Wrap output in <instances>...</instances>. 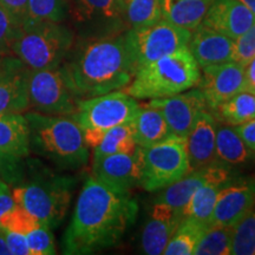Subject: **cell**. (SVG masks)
Returning <instances> with one entry per match:
<instances>
[{
    "label": "cell",
    "instance_id": "cell-1",
    "mask_svg": "<svg viewBox=\"0 0 255 255\" xmlns=\"http://www.w3.org/2000/svg\"><path fill=\"white\" fill-rule=\"evenodd\" d=\"M138 205L130 191L114 189L94 176L83 184L62 240L69 255H87L115 247L135 223Z\"/></svg>",
    "mask_w": 255,
    "mask_h": 255
},
{
    "label": "cell",
    "instance_id": "cell-2",
    "mask_svg": "<svg viewBox=\"0 0 255 255\" xmlns=\"http://www.w3.org/2000/svg\"><path fill=\"white\" fill-rule=\"evenodd\" d=\"M62 66L81 101L123 90L136 73L127 31L102 38H76Z\"/></svg>",
    "mask_w": 255,
    "mask_h": 255
},
{
    "label": "cell",
    "instance_id": "cell-3",
    "mask_svg": "<svg viewBox=\"0 0 255 255\" xmlns=\"http://www.w3.org/2000/svg\"><path fill=\"white\" fill-rule=\"evenodd\" d=\"M25 177L11 193L15 205L26 209L40 225L51 229L64 221L71 203L76 178L56 174L37 159H28Z\"/></svg>",
    "mask_w": 255,
    "mask_h": 255
},
{
    "label": "cell",
    "instance_id": "cell-4",
    "mask_svg": "<svg viewBox=\"0 0 255 255\" xmlns=\"http://www.w3.org/2000/svg\"><path fill=\"white\" fill-rule=\"evenodd\" d=\"M30 151L46 158L63 170H77L87 165L89 148L83 130L71 116H53L27 111Z\"/></svg>",
    "mask_w": 255,
    "mask_h": 255
},
{
    "label": "cell",
    "instance_id": "cell-5",
    "mask_svg": "<svg viewBox=\"0 0 255 255\" xmlns=\"http://www.w3.org/2000/svg\"><path fill=\"white\" fill-rule=\"evenodd\" d=\"M201 70L188 46L137 70L126 92L136 100H155L195 88Z\"/></svg>",
    "mask_w": 255,
    "mask_h": 255
},
{
    "label": "cell",
    "instance_id": "cell-6",
    "mask_svg": "<svg viewBox=\"0 0 255 255\" xmlns=\"http://www.w3.org/2000/svg\"><path fill=\"white\" fill-rule=\"evenodd\" d=\"M75 40V32L66 23H25L12 46V56L30 70L56 69L65 60Z\"/></svg>",
    "mask_w": 255,
    "mask_h": 255
},
{
    "label": "cell",
    "instance_id": "cell-7",
    "mask_svg": "<svg viewBox=\"0 0 255 255\" xmlns=\"http://www.w3.org/2000/svg\"><path fill=\"white\" fill-rule=\"evenodd\" d=\"M141 186L146 191L164 189L190 171L187 137L169 136L142 148Z\"/></svg>",
    "mask_w": 255,
    "mask_h": 255
},
{
    "label": "cell",
    "instance_id": "cell-8",
    "mask_svg": "<svg viewBox=\"0 0 255 255\" xmlns=\"http://www.w3.org/2000/svg\"><path fill=\"white\" fill-rule=\"evenodd\" d=\"M66 21L79 39L114 36L129 30L124 0H68Z\"/></svg>",
    "mask_w": 255,
    "mask_h": 255
},
{
    "label": "cell",
    "instance_id": "cell-9",
    "mask_svg": "<svg viewBox=\"0 0 255 255\" xmlns=\"http://www.w3.org/2000/svg\"><path fill=\"white\" fill-rule=\"evenodd\" d=\"M27 92L31 109L53 116L72 117L81 102L62 65L56 69L30 70Z\"/></svg>",
    "mask_w": 255,
    "mask_h": 255
},
{
    "label": "cell",
    "instance_id": "cell-10",
    "mask_svg": "<svg viewBox=\"0 0 255 255\" xmlns=\"http://www.w3.org/2000/svg\"><path fill=\"white\" fill-rule=\"evenodd\" d=\"M136 71L169 53L188 46L191 31L159 19L156 23L127 31Z\"/></svg>",
    "mask_w": 255,
    "mask_h": 255
},
{
    "label": "cell",
    "instance_id": "cell-11",
    "mask_svg": "<svg viewBox=\"0 0 255 255\" xmlns=\"http://www.w3.org/2000/svg\"><path fill=\"white\" fill-rule=\"evenodd\" d=\"M141 104L127 92L116 90L79 102L73 119L82 129L107 131L120 124L130 122L138 113Z\"/></svg>",
    "mask_w": 255,
    "mask_h": 255
},
{
    "label": "cell",
    "instance_id": "cell-12",
    "mask_svg": "<svg viewBox=\"0 0 255 255\" xmlns=\"http://www.w3.org/2000/svg\"><path fill=\"white\" fill-rule=\"evenodd\" d=\"M196 88L205 98L207 110L245 90V66L237 62L213 64L202 68Z\"/></svg>",
    "mask_w": 255,
    "mask_h": 255
},
{
    "label": "cell",
    "instance_id": "cell-13",
    "mask_svg": "<svg viewBox=\"0 0 255 255\" xmlns=\"http://www.w3.org/2000/svg\"><path fill=\"white\" fill-rule=\"evenodd\" d=\"M92 176L114 189L130 191L139 186L142 177V151L119 152L92 159Z\"/></svg>",
    "mask_w": 255,
    "mask_h": 255
},
{
    "label": "cell",
    "instance_id": "cell-14",
    "mask_svg": "<svg viewBox=\"0 0 255 255\" xmlns=\"http://www.w3.org/2000/svg\"><path fill=\"white\" fill-rule=\"evenodd\" d=\"M255 207V177L231 178L220 190L210 225L234 227Z\"/></svg>",
    "mask_w": 255,
    "mask_h": 255
},
{
    "label": "cell",
    "instance_id": "cell-15",
    "mask_svg": "<svg viewBox=\"0 0 255 255\" xmlns=\"http://www.w3.org/2000/svg\"><path fill=\"white\" fill-rule=\"evenodd\" d=\"M148 104L163 114L169 132L177 137H187L199 115L207 110L205 98L197 88L169 97L155 98Z\"/></svg>",
    "mask_w": 255,
    "mask_h": 255
},
{
    "label": "cell",
    "instance_id": "cell-16",
    "mask_svg": "<svg viewBox=\"0 0 255 255\" xmlns=\"http://www.w3.org/2000/svg\"><path fill=\"white\" fill-rule=\"evenodd\" d=\"M27 68L15 56L0 59V115L23 114L30 109L27 92Z\"/></svg>",
    "mask_w": 255,
    "mask_h": 255
},
{
    "label": "cell",
    "instance_id": "cell-17",
    "mask_svg": "<svg viewBox=\"0 0 255 255\" xmlns=\"http://www.w3.org/2000/svg\"><path fill=\"white\" fill-rule=\"evenodd\" d=\"M201 24L235 40L255 24V14L240 0H214Z\"/></svg>",
    "mask_w": 255,
    "mask_h": 255
},
{
    "label": "cell",
    "instance_id": "cell-18",
    "mask_svg": "<svg viewBox=\"0 0 255 255\" xmlns=\"http://www.w3.org/2000/svg\"><path fill=\"white\" fill-rule=\"evenodd\" d=\"M219 122L208 110L199 115L187 136V152L190 171L218 163L216 128Z\"/></svg>",
    "mask_w": 255,
    "mask_h": 255
},
{
    "label": "cell",
    "instance_id": "cell-19",
    "mask_svg": "<svg viewBox=\"0 0 255 255\" xmlns=\"http://www.w3.org/2000/svg\"><path fill=\"white\" fill-rule=\"evenodd\" d=\"M212 178H233L231 169L223 164H213L208 167L189 171L176 182L164 188V191L157 197L155 202H162L183 215V209L189 202L193 194Z\"/></svg>",
    "mask_w": 255,
    "mask_h": 255
},
{
    "label": "cell",
    "instance_id": "cell-20",
    "mask_svg": "<svg viewBox=\"0 0 255 255\" xmlns=\"http://www.w3.org/2000/svg\"><path fill=\"white\" fill-rule=\"evenodd\" d=\"M183 215L162 202H155L142 232V250L148 255L163 254Z\"/></svg>",
    "mask_w": 255,
    "mask_h": 255
},
{
    "label": "cell",
    "instance_id": "cell-21",
    "mask_svg": "<svg viewBox=\"0 0 255 255\" xmlns=\"http://www.w3.org/2000/svg\"><path fill=\"white\" fill-rule=\"evenodd\" d=\"M188 49L201 69L213 64L233 62L234 39L200 24L191 31Z\"/></svg>",
    "mask_w": 255,
    "mask_h": 255
},
{
    "label": "cell",
    "instance_id": "cell-22",
    "mask_svg": "<svg viewBox=\"0 0 255 255\" xmlns=\"http://www.w3.org/2000/svg\"><path fill=\"white\" fill-rule=\"evenodd\" d=\"M0 151L24 158L31 154L30 130L25 115H0Z\"/></svg>",
    "mask_w": 255,
    "mask_h": 255
},
{
    "label": "cell",
    "instance_id": "cell-23",
    "mask_svg": "<svg viewBox=\"0 0 255 255\" xmlns=\"http://www.w3.org/2000/svg\"><path fill=\"white\" fill-rule=\"evenodd\" d=\"M215 148L218 163L226 167L246 164L255 157V151L248 148L235 127L228 124H218Z\"/></svg>",
    "mask_w": 255,
    "mask_h": 255
},
{
    "label": "cell",
    "instance_id": "cell-24",
    "mask_svg": "<svg viewBox=\"0 0 255 255\" xmlns=\"http://www.w3.org/2000/svg\"><path fill=\"white\" fill-rule=\"evenodd\" d=\"M214 0H159L162 18L177 26L194 31Z\"/></svg>",
    "mask_w": 255,
    "mask_h": 255
},
{
    "label": "cell",
    "instance_id": "cell-25",
    "mask_svg": "<svg viewBox=\"0 0 255 255\" xmlns=\"http://www.w3.org/2000/svg\"><path fill=\"white\" fill-rule=\"evenodd\" d=\"M132 127L136 144L142 148L155 144L171 136L163 114L157 108L149 104L141 105L138 113L132 120Z\"/></svg>",
    "mask_w": 255,
    "mask_h": 255
},
{
    "label": "cell",
    "instance_id": "cell-26",
    "mask_svg": "<svg viewBox=\"0 0 255 255\" xmlns=\"http://www.w3.org/2000/svg\"><path fill=\"white\" fill-rule=\"evenodd\" d=\"M221 124L238 127L255 119V94L244 90L209 111Z\"/></svg>",
    "mask_w": 255,
    "mask_h": 255
},
{
    "label": "cell",
    "instance_id": "cell-27",
    "mask_svg": "<svg viewBox=\"0 0 255 255\" xmlns=\"http://www.w3.org/2000/svg\"><path fill=\"white\" fill-rule=\"evenodd\" d=\"M229 180L225 178H212L203 183L183 209V218H193L200 221L210 223L216 199L221 190V188L228 182Z\"/></svg>",
    "mask_w": 255,
    "mask_h": 255
},
{
    "label": "cell",
    "instance_id": "cell-28",
    "mask_svg": "<svg viewBox=\"0 0 255 255\" xmlns=\"http://www.w3.org/2000/svg\"><path fill=\"white\" fill-rule=\"evenodd\" d=\"M210 223L183 218L164 250V255H190L202 239Z\"/></svg>",
    "mask_w": 255,
    "mask_h": 255
},
{
    "label": "cell",
    "instance_id": "cell-29",
    "mask_svg": "<svg viewBox=\"0 0 255 255\" xmlns=\"http://www.w3.org/2000/svg\"><path fill=\"white\" fill-rule=\"evenodd\" d=\"M137 148L132 121L107 130L102 142L94 149V158L119 152H132Z\"/></svg>",
    "mask_w": 255,
    "mask_h": 255
},
{
    "label": "cell",
    "instance_id": "cell-30",
    "mask_svg": "<svg viewBox=\"0 0 255 255\" xmlns=\"http://www.w3.org/2000/svg\"><path fill=\"white\" fill-rule=\"evenodd\" d=\"M128 28L148 26L162 19L159 0H124Z\"/></svg>",
    "mask_w": 255,
    "mask_h": 255
},
{
    "label": "cell",
    "instance_id": "cell-31",
    "mask_svg": "<svg viewBox=\"0 0 255 255\" xmlns=\"http://www.w3.org/2000/svg\"><path fill=\"white\" fill-rule=\"evenodd\" d=\"M233 227L209 225L194 251L197 255H229L232 250Z\"/></svg>",
    "mask_w": 255,
    "mask_h": 255
},
{
    "label": "cell",
    "instance_id": "cell-32",
    "mask_svg": "<svg viewBox=\"0 0 255 255\" xmlns=\"http://www.w3.org/2000/svg\"><path fill=\"white\" fill-rule=\"evenodd\" d=\"M68 0H28L25 23L55 21L65 23Z\"/></svg>",
    "mask_w": 255,
    "mask_h": 255
},
{
    "label": "cell",
    "instance_id": "cell-33",
    "mask_svg": "<svg viewBox=\"0 0 255 255\" xmlns=\"http://www.w3.org/2000/svg\"><path fill=\"white\" fill-rule=\"evenodd\" d=\"M231 254L255 255V209L233 227Z\"/></svg>",
    "mask_w": 255,
    "mask_h": 255
},
{
    "label": "cell",
    "instance_id": "cell-34",
    "mask_svg": "<svg viewBox=\"0 0 255 255\" xmlns=\"http://www.w3.org/2000/svg\"><path fill=\"white\" fill-rule=\"evenodd\" d=\"M39 226L40 222L19 205H14L0 216V228L18 234L26 235Z\"/></svg>",
    "mask_w": 255,
    "mask_h": 255
},
{
    "label": "cell",
    "instance_id": "cell-35",
    "mask_svg": "<svg viewBox=\"0 0 255 255\" xmlns=\"http://www.w3.org/2000/svg\"><path fill=\"white\" fill-rule=\"evenodd\" d=\"M26 163L24 157L0 151V178L9 187L17 186L25 177Z\"/></svg>",
    "mask_w": 255,
    "mask_h": 255
},
{
    "label": "cell",
    "instance_id": "cell-36",
    "mask_svg": "<svg viewBox=\"0 0 255 255\" xmlns=\"http://www.w3.org/2000/svg\"><path fill=\"white\" fill-rule=\"evenodd\" d=\"M30 255H52L56 254L55 238L51 228L40 225L39 227L25 235Z\"/></svg>",
    "mask_w": 255,
    "mask_h": 255
},
{
    "label": "cell",
    "instance_id": "cell-37",
    "mask_svg": "<svg viewBox=\"0 0 255 255\" xmlns=\"http://www.w3.org/2000/svg\"><path fill=\"white\" fill-rule=\"evenodd\" d=\"M20 27V24L0 5V56H12V46Z\"/></svg>",
    "mask_w": 255,
    "mask_h": 255
},
{
    "label": "cell",
    "instance_id": "cell-38",
    "mask_svg": "<svg viewBox=\"0 0 255 255\" xmlns=\"http://www.w3.org/2000/svg\"><path fill=\"white\" fill-rule=\"evenodd\" d=\"M255 57V24L234 40L233 62L246 65Z\"/></svg>",
    "mask_w": 255,
    "mask_h": 255
},
{
    "label": "cell",
    "instance_id": "cell-39",
    "mask_svg": "<svg viewBox=\"0 0 255 255\" xmlns=\"http://www.w3.org/2000/svg\"><path fill=\"white\" fill-rule=\"evenodd\" d=\"M1 232L2 235H4L5 244L7 246L9 255H30V250H28L25 235L5 231V229H1Z\"/></svg>",
    "mask_w": 255,
    "mask_h": 255
},
{
    "label": "cell",
    "instance_id": "cell-40",
    "mask_svg": "<svg viewBox=\"0 0 255 255\" xmlns=\"http://www.w3.org/2000/svg\"><path fill=\"white\" fill-rule=\"evenodd\" d=\"M28 0H0V5L13 17L19 24H24L27 15Z\"/></svg>",
    "mask_w": 255,
    "mask_h": 255
},
{
    "label": "cell",
    "instance_id": "cell-41",
    "mask_svg": "<svg viewBox=\"0 0 255 255\" xmlns=\"http://www.w3.org/2000/svg\"><path fill=\"white\" fill-rule=\"evenodd\" d=\"M235 129L238 130L239 135L248 145V148L255 151V119L235 127Z\"/></svg>",
    "mask_w": 255,
    "mask_h": 255
},
{
    "label": "cell",
    "instance_id": "cell-42",
    "mask_svg": "<svg viewBox=\"0 0 255 255\" xmlns=\"http://www.w3.org/2000/svg\"><path fill=\"white\" fill-rule=\"evenodd\" d=\"M15 205L11 193V187L0 178V216Z\"/></svg>",
    "mask_w": 255,
    "mask_h": 255
},
{
    "label": "cell",
    "instance_id": "cell-43",
    "mask_svg": "<svg viewBox=\"0 0 255 255\" xmlns=\"http://www.w3.org/2000/svg\"><path fill=\"white\" fill-rule=\"evenodd\" d=\"M245 90L255 91V57L245 65Z\"/></svg>",
    "mask_w": 255,
    "mask_h": 255
},
{
    "label": "cell",
    "instance_id": "cell-44",
    "mask_svg": "<svg viewBox=\"0 0 255 255\" xmlns=\"http://www.w3.org/2000/svg\"><path fill=\"white\" fill-rule=\"evenodd\" d=\"M9 252L7 250V246L5 244L4 235H2L1 229H0V255H8Z\"/></svg>",
    "mask_w": 255,
    "mask_h": 255
},
{
    "label": "cell",
    "instance_id": "cell-45",
    "mask_svg": "<svg viewBox=\"0 0 255 255\" xmlns=\"http://www.w3.org/2000/svg\"><path fill=\"white\" fill-rule=\"evenodd\" d=\"M244 5H246L248 8L255 14V0H240Z\"/></svg>",
    "mask_w": 255,
    "mask_h": 255
},
{
    "label": "cell",
    "instance_id": "cell-46",
    "mask_svg": "<svg viewBox=\"0 0 255 255\" xmlns=\"http://www.w3.org/2000/svg\"><path fill=\"white\" fill-rule=\"evenodd\" d=\"M0 59H1V56H0Z\"/></svg>",
    "mask_w": 255,
    "mask_h": 255
},
{
    "label": "cell",
    "instance_id": "cell-47",
    "mask_svg": "<svg viewBox=\"0 0 255 255\" xmlns=\"http://www.w3.org/2000/svg\"><path fill=\"white\" fill-rule=\"evenodd\" d=\"M253 94H255V91H254V92H253Z\"/></svg>",
    "mask_w": 255,
    "mask_h": 255
}]
</instances>
